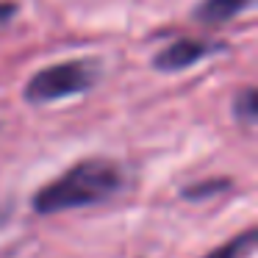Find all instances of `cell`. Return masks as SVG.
I'll return each instance as SVG.
<instances>
[{"label": "cell", "instance_id": "6da1fadb", "mask_svg": "<svg viewBox=\"0 0 258 258\" xmlns=\"http://www.w3.org/2000/svg\"><path fill=\"white\" fill-rule=\"evenodd\" d=\"M125 186V172L106 156H89L75 161L64 175L45 183L34 197L31 208L42 217H53L73 208H89L111 200Z\"/></svg>", "mask_w": 258, "mask_h": 258}, {"label": "cell", "instance_id": "7a4b0ae2", "mask_svg": "<svg viewBox=\"0 0 258 258\" xmlns=\"http://www.w3.org/2000/svg\"><path fill=\"white\" fill-rule=\"evenodd\" d=\"M100 78L103 64L97 58H70L34 73L23 89V97L31 106H47L75 95H86L100 84Z\"/></svg>", "mask_w": 258, "mask_h": 258}, {"label": "cell", "instance_id": "3957f363", "mask_svg": "<svg viewBox=\"0 0 258 258\" xmlns=\"http://www.w3.org/2000/svg\"><path fill=\"white\" fill-rule=\"evenodd\" d=\"M225 45L219 42H208V39H195V36H183V39L169 42L167 47L153 56V67L158 73H180V70H189L195 64H200L203 58L219 53Z\"/></svg>", "mask_w": 258, "mask_h": 258}, {"label": "cell", "instance_id": "277c9868", "mask_svg": "<svg viewBox=\"0 0 258 258\" xmlns=\"http://www.w3.org/2000/svg\"><path fill=\"white\" fill-rule=\"evenodd\" d=\"M252 6V0H200L191 12V17L203 25H222L236 20Z\"/></svg>", "mask_w": 258, "mask_h": 258}, {"label": "cell", "instance_id": "5b68a950", "mask_svg": "<svg viewBox=\"0 0 258 258\" xmlns=\"http://www.w3.org/2000/svg\"><path fill=\"white\" fill-rule=\"evenodd\" d=\"M255 239H258V230L255 228H247V230H241V233L230 236L225 244L208 250L203 258H244V255H250V252H252Z\"/></svg>", "mask_w": 258, "mask_h": 258}, {"label": "cell", "instance_id": "8992f818", "mask_svg": "<svg viewBox=\"0 0 258 258\" xmlns=\"http://www.w3.org/2000/svg\"><path fill=\"white\" fill-rule=\"evenodd\" d=\"M230 189V180L228 178H206V180H197V183H189L180 189V197L189 203H200V200H211V197L222 195V191Z\"/></svg>", "mask_w": 258, "mask_h": 258}, {"label": "cell", "instance_id": "52a82bcc", "mask_svg": "<svg viewBox=\"0 0 258 258\" xmlns=\"http://www.w3.org/2000/svg\"><path fill=\"white\" fill-rule=\"evenodd\" d=\"M233 119L244 128L255 125L258 119V92L255 86H244L239 95L233 97Z\"/></svg>", "mask_w": 258, "mask_h": 258}, {"label": "cell", "instance_id": "ba28073f", "mask_svg": "<svg viewBox=\"0 0 258 258\" xmlns=\"http://www.w3.org/2000/svg\"><path fill=\"white\" fill-rule=\"evenodd\" d=\"M20 12V3L17 0H0V28H6Z\"/></svg>", "mask_w": 258, "mask_h": 258}, {"label": "cell", "instance_id": "9c48e42d", "mask_svg": "<svg viewBox=\"0 0 258 258\" xmlns=\"http://www.w3.org/2000/svg\"><path fill=\"white\" fill-rule=\"evenodd\" d=\"M9 219H12V206H9V203H0V228H3Z\"/></svg>", "mask_w": 258, "mask_h": 258}]
</instances>
